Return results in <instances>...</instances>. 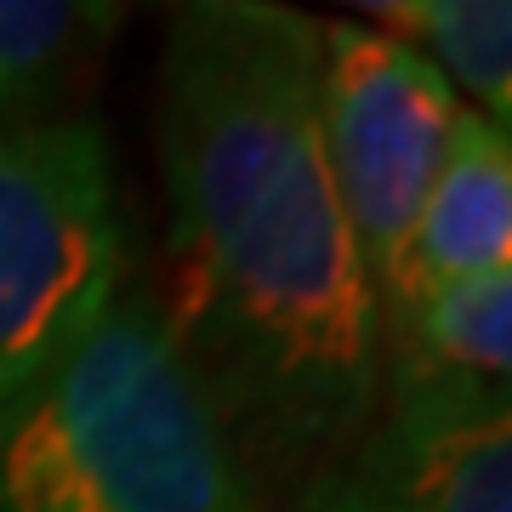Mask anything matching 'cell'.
Wrapping results in <instances>:
<instances>
[{
    "label": "cell",
    "mask_w": 512,
    "mask_h": 512,
    "mask_svg": "<svg viewBox=\"0 0 512 512\" xmlns=\"http://www.w3.org/2000/svg\"><path fill=\"white\" fill-rule=\"evenodd\" d=\"M171 302L239 450L325 467L382 399V308L319 143V23L200 0L160 57Z\"/></svg>",
    "instance_id": "6da1fadb"
},
{
    "label": "cell",
    "mask_w": 512,
    "mask_h": 512,
    "mask_svg": "<svg viewBox=\"0 0 512 512\" xmlns=\"http://www.w3.org/2000/svg\"><path fill=\"white\" fill-rule=\"evenodd\" d=\"M0 512H262L154 291L120 285L52 376L0 404Z\"/></svg>",
    "instance_id": "7a4b0ae2"
},
{
    "label": "cell",
    "mask_w": 512,
    "mask_h": 512,
    "mask_svg": "<svg viewBox=\"0 0 512 512\" xmlns=\"http://www.w3.org/2000/svg\"><path fill=\"white\" fill-rule=\"evenodd\" d=\"M126 285L97 120H0V404L52 376Z\"/></svg>",
    "instance_id": "3957f363"
},
{
    "label": "cell",
    "mask_w": 512,
    "mask_h": 512,
    "mask_svg": "<svg viewBox=\"0 0 512 512\" xmlns=\"http://www.w3.org/2000/svg\"><path fill=\"white\" fill-rule=\"evenodd\" d=\"M461 114L450 74L410 40L359 23L319 29V143L376 296L456 148Z\"/></svg>",
    "instance_id": "277c9868"
},
{
    "label": "cell",
    "mask_w": 512,
    "mask_h": 512,
    "mask_svg": "<svg viewBox=\"0 0 512 512\" xmlns=\"http://www.w3.org/2000/svg\"><path fill=\"white\" fill-rule=\"evenodd\" d=\"M296 512H512V393L382 382L370 421L313 473Z\"/></svg>",
    "instance_id": "5b68a950"
},
{
    "label": "cell",
    "mask_w": 512,
    "mask_h": 512,
    "mask_svg": "<svg viewBox=\"0 0 512 512\" xmlns=\"http://www.w3.org/2000/svg\"><path fill=\"white\" fill-rule=\"evenodd\" d=\"M490 274H512V137L484 114H461L456 148L376 296L382 336L427 296Z\"/></svg>",
    "instance_id": "8992f818"
},
{
    "label": "cell",
    "mask_w": 512,
    "mask_h": 512,
    "mask_svg": "<svg viewBox=\"0 0 512 512\" xmlns=\"http://www.w3.org/2000/svg\"><path fill=\"white\" fill-rule=\"evenodd\" d=\"M444 376L512 393V274L427 296L382 336V382Z\"/></svg>",
    "instance_id": "52a82bcc"
},
{
    "label": "cell",
    "mask_w": 512,
    "mask_h": 512,
    "mask_svg": "<svg viewBox=\"0 0 512 512\" xmlns=\"http://www.w3.org/2000/svg\"><path fill=\"white\" fill-rule=\"evenodd\" d=\"M120 6L80 0H0V114L40 120L109 46Z\"/></svg>",
    "instance_id": "ba28073f"
},
{
    "label": "cell",
    "mask_w": 512,
    "mask_h": 512,
    "mask_svg": "<svg viewBox=\"0 0 512 512\" xmlns=\"http://www.w3.org/2000/svg\"><path fill=\"white\" fill-rule=\"evenodd\" d=\"M365 18L393 23L399 40H427V57L484 103V120L501 137H512V0H376Z\"/></svg>",
    "instance_id": "9c48e42d"
}]
</instances>
